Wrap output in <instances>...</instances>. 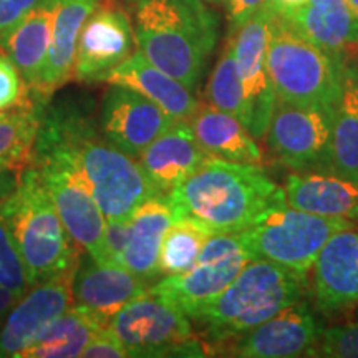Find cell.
<instances>
[{
  "label": "cell",
  "instance_id": "obj_7",
  "mask_svg": "<svg viewBox=\"0 0 358 358\" xmlns=\"http://www.w3.org/2000/svg\"><path fill=\"white\" fill-rule=\"evenodd\" d=\"M108 329L127 348L129 357H204L181 308L150 289L120 308Z\"/></svg>",
  "mask_w": 358,
  "mask_h": 358
},
{
  "label": "cell",
  "instance_id": "obj_21",
  "mask_svg": "<svg viewBox=\"0 0 358 358\" xmlns=\"http://www.w3.org/2000/svg\"><path fill=\"white\" fill-rule=\"evenodd\" d=\"M108 85H122L153 101L174 120L189 122L199 103L192 90L151 64L140 50L133 52L105 78Z\"/></svg>",
  "mask_w": 358,
  "mask_h": 358
},
{
  "label": "cell",
  "instance_id": "obj_9",
  "mask_svg": "<svg viewBox=\"0 0 358 358\" xmlns=\"http://www.w3.org/2000/svg\"><path fill=\"white\" fill-rule=\"evenodd\" d=\"M256 259L245 231L214 232L206 241L198 261L189 271L168 275L151 285V292L161 295L181 308L189 319L213 302L248 262Z\"/></svg>",
  "mask_w": 358,
  "mask_h": 358
},
{
  "label": "cell",
  "instance_id": "obj_15",
  "mask_svg": "<svg viewBox=\"0 0 358 358\" xmlns=\"http://www.w3.org/2000/svg\"><path fill=\"white\" fill-rule=\"evenodd\" d=\"M75 268L38 282L22 295L0 325V358H20L22 353L71 306Z\"/></svg>",
  "mask_w": 358,
  "mask_h": 358
},
{
  "label": "cell",
  "instance_id": "obj_24",
  "mask_svg": "<svg viewBox=\"0 0 358 358\" xmlns=\"http://www.w3.org/2000/svg\"><path fill=\"white\" fill-rule=\"evenodd\" d=\"M60 0H40L2 40V48L34 93L40 82L48 47L52 42L53 20Z\"/></svg>",
  "mask_w": 358,
  "mask_h": 358
},
{
  "label": "cell",
  "instance_id": "obj_13",
  "mask_svg": "<svg viewBox=\"0 0 358 358\" xmlns=\"http://www.w3.org/2000/svg\"><path fill=\"white\" fill-rule=\"evenodd\" d=\"M268 19L271 8L266 6L229 38L248 103V129L256 140L266 136L275 105L274 85L267 66Z\"/></svg>",
  "mask_w": 358,
  "mask_h": 358
},
{
  "label": "cell",
  "instance_id": "obj_35",
  "mask_svg": "<svg viewBox=\"0 0 358 358\" xmlns=\"http://www.w3.org/2000/svg\"><path fill=\"white\" fill-rule=\"evenodd\" d=\"M129 219H108L105 231L106 264L123 266V254L128 243Z\"/></svg>",
  "mask_w": 358,
  "mask_h": 358
},
{
  "label": "cell",
  "instance_id": "obj_3",
  "mask_svg": "<svg viewBox=\"0 0 358 358\" xmlns=\"http://www.w3.org/2000/svg\"><path fill=\"white\" fill-rule=\"evenodd\" d=\"M136 47L185 87L203 78L217 42V19L203 0H127Z\"/></svg>",
  "mask_w": 358,
  "mask_h": 358
},
{
  "label": "cell",
  "instance_id": "obj_31",
  "mask_svg": "<svg viewBox=\"0 0 358 358\" xmlns=\"http://www.w3.org/2000/svg\"><path fill=\"white\" fill-rule=\"evenodd\" d=\"M206 96H208L209 105L236 116L248 128V103H245L244 88L241 83L231 42H227L214 66L208 88H206Z\"/></svg>",
  "mask_w": 358,
  "mask_h": 358
},
{
  "label": "cell",
  "instance_id": "obj_27",
  "mask_svg": "<svg viewBox=\"0 0 358 358\" xmlns=\"http://www.w3.org/2000/svg\"><path fill=\"white\" fill-rule=\"evenodd\" d=\"M332 173L358 181V66L343 65L332 120Z\"/></svg>",
  "mask_w": 358,
  "mask_h": 358
},
{
  "label": "cell",
  "instance_id": "obj_39",
  "mask_svg": "<svg viewBox=\"0 0 358 358\" xmlns=\"http://www.w3.org/2000/svg\"><path fill=\"white\" fill-rule=\"evenodd\" d=\"M24 169H0V203H3L20 182Z\"/></svg>",
  "mask_w": 358,
  "mask_h": 358
},
{
  "label": "cell",
  "instance_id": "obj_38",
  "mask_svg": "<svg viewBox=\"0 0 358 358\" xmlns=\"http://www.w3.org/2000/svg\"><path fill=\"white\" fill-rule=\"evenodd\" d=\"M229 17V32L239 30L250 17L267 6V0H222Z\"/></svg>",
  "mask_w": 358,
  "mask_h": 358
},
{
  "label": "cell",
  "instance_id": "obj_28",
  "mask_svg": "<svg viewBox=\"0 0 358 358\" xmlns=\"http://www.w3.org/2000/svg\"><path fill=\"white\" fill-rule=\"evenodd\" d=\"M45 105L47 101L30 95L0 111V169H24L30 163Z\"/></svg>",
  "mask_w": 358,
  "mask_h": 358
},
{
  "label": "cell",
  "instance_id": "obj_37",
  "mask_svg": "<svg viewBox=\"0 0 358 358\" xmlns=\"http://www.w3.org/2000/svg\"><path fill=\"white\" fill-rule=\"evenodd\" d=\"M40 0H0V43Z\"/></svg>",
  "mask_w": 358,
  "mask_h": 358
},
{
  "label": "cell",
  "instance_id": "obj_36",
  "mask_svg": "<svg viewBox=\"0 0 358 358\" xmlns=\"http://www.w3.org/2000/svg\"><path fill=\"white\" fill-rule=\"evenodd\" d=\"M82 357H92V358H124L129 357L127 348L118 337L111 332L108 327H103L98 330L95 337L90 340V343L85 347Z\"/></svg>",
  "mask_w": 358,
  "mask_h": 358
},
{
  "label": "cell",
  "instance_id": "obj_26",
  "mask_svg": "<svg viewBox=\"0 0 358 358\" xmlns=\"http://www.w3.org/2000/svg\"><path fill=\"white\" fill-rule=\"evenodd\" d=\"M287 20L303 37L335 55L343 57L358 45V19L348 0H306Z\"/></svg>",
  "mask_w": 358,
  "mask_h": 358
},
{
  "label": "cell",
  "instance_id": "obj_34",
  "mask_svg": "<svg viewBox=\"0 0 358 358\" xmlns=\"http://www.w3.org/2000/svg\"><path fill=\"white\" fill-rule=\"evenodd\" d=\"M29 98V88L6 53H0V111L10 110Z\"/></svg>",
  "mask_w": 358,
  "mask_h": 358
},
{
  "label": "cell",
  "instance_id": "obj_20",
  "mask_svg": "<svg viewBox=\"0 0 358 358\" xmlns=\"http://www.w3.org/2000/svg\"><path fill=\"white\" fill-rule=\"evenodd\" d=\"M174 219L176 211L169 194L151 196L129 217L123 266L148 284L159 277L161 245Z\"/></svg>",
  "mask_w": 358,
  "mask_h": 358
},
{
  "label": "cell",
  "instance_id": "obj_8",
  "mask_svg": "<svg viewBox=\"0 0 358 358\" xmlns=\"http://www.w3.org/2000/svg\"><path fill=\"white\" fill-rule=\"evenodd\" d=\"M343 229H355V224L287 204L262 216L245 229V234L256 259L280 264L307 279L327 241Z\"/></svg>",
  "mask_w": 358,
  "mask_h": 358
},
{
  "label": "cell",
  "instance_id": "obj_19",
  "mask_svg": "<svg viewBox=\"0 0 358 358\" xmlns=\"http://www.w3.org/2000/svg\"><path fill=\"white\" fill-rule=\"evenodd\" d=\"M208 156L196 140L189 122H176L138 156V161L156 191L159 194H169L189 178Z\"/></svg>",
  "mask_w": 358,
  "mask_h": 358
},
{
  "label": "cell",
  "instance_id": "obj_4",
  "mask_svg": "<svg viewBox=\"0 0 358 358\" xmlns=\"http://www.w3.org/2000/svg\"><path fill=\"white\" fill-rule=\"evenodd\" d=\"M307 279L267 259H252L236 279L192 317L208 342H234L301 301Z\"/></svg>",
  "mask_w": 358,
  "mask_h": 358
},
{
  "label": "cell",
  "instance_id": "obj_16",
  "mask_svg": "<svg viewBox=\"0 0 358 358\" xmlns=\"http://www.w3.org/2000/svg\"><path fill=\"white\" fill-rule=\"evenodd\" d=\"M320 325L302 299L232 342L231 355L243 358L312 357Z\"/></svg>",
  "mask_w": 358,
  "mask_h": 358
},
{
  "label": "cell",
  "instance_id": "obj_1",
  "mask_svg": "<svg viewBox=\"0 0 358 358\" xmlns=\"http://www.w3.org/2000/svg\"><path fill=\"white\" fill-rule=\"evenodd\" d=\"M32 155L53 156L75 168L108 219H129L159 194L138 158L106 140L95 120L77 103L45 105Z\"/></svg>",
  "mask_w": 358,
  "mask_h": 358
},
{
  "label": "cell",
  "instance_id": "obj_23",
  "mask_svg": "<svg viewBox=\"0 0 358 358\" xmlns=\"http://www.w3.org/2000/svg\"><path fill=\"white\" fill-rule=\"evenodd\" d=\"M287 204L358 226V181L334 173H292L285 179Z\"/></svg>",
  "mask_w": 358,
  "mask_h": 358
},
{
  "label": "cell",
  "instance_id": "obj_14",
  "mask_svg": "<svg viewBox=\"0 0 358 358\" xmlns=\"http://www.w3.org/2000/svg\"><path fill=\"white\" fill-rule=\"evenodd\" d=\"M176 122L166 111L131 88L110 85L100 108L101 133L123 153L138 158Z\"/></svg>",
  "mask_w": 358,
  "mask_h": 358
},
{
  "label": "cell",
  "instance_id": "obj_32",
  "mask_svg": "<svg viewBox=\"0 0 358 358\" xmlns=\"http://www.w3.org/2000/svg\"><path fill=\"white\" fill-rule=\"evenodd\" d=\"M0 285L10 289L19 297L32 287L29 272L22 261L10 227H8L2 211H0Z\"/></svg>",
  "mask_w": 358,
  "mask_h": 358
},
{
  "label": "cell",
  "instance_id": "obj_5",
  "mask_svg": "<svg viewBox=\"0 0 358 358\" xmlns=\"http://www.w3.org/2000/svg\"><path fill=\"white\" fill-rule=\"evenodd\" d=\"M22 261L35 285L50 277L73 271L82 249L58 216L52 196L32 164L22 171L17 189L0 203Z\"/></svg>",
  "mask_w": 358,
  "mask_h": 358
},
{
  "label": "cell",
  "instance_id": "obj_22",
  "mask_svg": "<svg viewBox=\"0 0 358 358\" xmlns=\"http://www.w3.org/2000/svg\"><path fill=\"white\" fill-rule=\"evenodd\" d=\"M96 3L98 0H60L53 20L47 60L37 88L30 95L47 101L55 90L73 78L80 32Z\"/></svg>",
  "mask_w": 358,
  "mask_h": 358
},
{
  "label": "cell",
  "instance_id": "obj_30",
  "mask_svg": "<svg viewBox=\"0 0 358 358\" xmlns=\"http://www.w3.org/2000/svg\"><path fill=\"white\" fill-rule=\"evenodd\" d=\"M211 234L214 232L196 219L176 216L161 245L159 277L179 275L189 271Z\"/></svg>",
  "mask_w": 358,
  "mask_h": 358
},
{
  "label": "cell",
  "instance_id": "obj_33",
  "mask_svg": "<svg viewBox=\"0 0 358 358\" xmlns=\"http://www.w3.org/2000/svg\"><path fill=\"white\" fill-rule=\"evenodd\" d=\"M312 357L358 358V322L322 330Z\"/></svg>",
  "mask_w": 358,
  "mask_h": 358
},
{
  "label": "cell",
  "instance_id": "obj_10",
  "mask_svg": "<svg viewBox=\"0 0 358 358\" xmlns=\"http://www.w3.org/2000/svg\"><path fill=\"white\" fill-rule=\"evenodd\" d=\"M334 110L275 100L266 131L268 150L294 173H332Z\"/></svg>",
  "mask_w": 358,
  "mask_h": 358
},
{
  "label": "cell",
  "instance_id": "obj_18",
  "mask_svg": "<svg viewBox=\"0 0 358 358\" xmlns=\"http://www.w3.org/2000/svg\"><path fill=\"white\" fill-rule=\"evenodd\" d=\"M150 289L148 282L118 264H98L87 256L80 259L71 282V306L108 325L124 303Z\"/></svg>",
  "mask_w": 358,
  "mask_h": 358
},
{
  "label": "cell",
  "instance_id": "obj_2",
  "mask_svg": "<svg viewBox=\"0 0 358 358\" xmlns=\"http://www.w3.org/2000/svg\"><path fill=\"white\" fill-rule=\"evenodd\" d=\"M176 216L204 224L213 232L245 231L267 213L287 206L285 189L259 164L208 156L169 192Z\"/></svg>",
  "mask_w": 358,
  "mask_h": 358
},
{
  "label": "cell",
  "instance_id": "obj_17",
  "mask_svg": "<svg viewBox=\"0 0 358 358\" xmlns=\"http://www.w3.org/2000/svg\"><path fill=\"white\" fill-rule=\"evenodd\" d=\"M317 307L332 313L358 303V232L343 229L327 241L310 268Z\"/></svg>",
  "mask_w": 358,
  "mask_h": 358
},
{
  "label": "cell",
  "instance_id": "obj_6",
  "mask_svg": "<svg viewBox=\"0 0 358 358\" xmlns=\"http://www.w3.org/2000/svg\"><path fill=\"white\" fill-rule=\"evenodd\" d=\"M342 55L320 48L287 19L271 10L267 66L275 100L335 108L342 90Z\"/></svg>",
  "mask_w": 358,
  "mask_h": 358
},
{
  "label": "cell",
  "instance_id": "obj_11",
  "mask_svg": "<svg viewBox=\"0 0 358 358\" xmlns=\"http://www.w3.org/2000/svg\"><path fill=\"white\" fill-rule=\"evenodd\" d=\"M30 164L37 169L58 216L83 252L98 264H106V217L88 189L87 182L71 164L45 155H32Z\"/></svg>",
  "mask_w": 358,
  "mask_h": 358
},
{
  "label": "cell",
  "instance_id": "obj_43",
  "mask_svg": "<svg viewBox=\"0 0 358 358\" xmlns=\"http://www.w3.org/2000/svg\"><path fill=\"white\" fill-rule=\"evenodd\" d=\"M357 48H358V45H357Z\"/></svg>",
  "mask_w": 358,
  "mask_h": 358
},
{
  "label": "cell",
  "instance_id": "obj_29",
  "mask_svg": "<svg viewBox=\"0 0 358 358\" xmlns=\"http://www.w3.org/2000/svg\"><path fill=\"white\" fill-rule=\"evenodd\" d=\"M100 320L82 308L70 306L20 358H70L82 357L85 347L103 329Z\"/></svg>",
  "mask_w": 358,
  "mask_h": 358
},
{
  "label": "cell",
  "instance_id": "obj_40",
  "mask_svg": "<svg viewBox=\"0 0 358 358\" xmlns=\"http://www.w3.org/2000/svg\"><path fill=\"white\" fill-rule=\"evenodd\" d=\"M303 3L306 0H267V7L284 19H290Z\"/></svg>",
  "mask_w": 358,
  "mask_h": 358
},
{
  "label": "cell",
  "instance_id": "obj_42",
  "mask_svg": "<svg viewBox=\"0 0 358 358\" xmlns=\"http://www.w3.org/2000/svg\"><path fill=\"white\" fill-rule=\"evenodd\" d=\"M206 2H209V3H222V0H206Z\"/></svg>",
  "mask_w": 358,
  "mask_h": 358
},
{
  "label": "cell",
  "instance_id": "obj_41",
  "mask_svg": "<svg viewBox=\"0 0 358 358\" xmlns=\"http://www.w3.org/2000/svg\"><path fill=\"white\" fill-rule=\"evenodd\" d=\"M348 3H350L353 13H355V17L358 19V0H348Z\"/></svg>",
  "mask_w": 358,
  "mask_h": 358
},
{
  "label": "cell",
  "instance_id": "obj_25",
  "mask_svg": "<svg viewBox=\"0 0 358 358\" xmlns=\"http://www.w3.org/2000/svg\"><path fill=\"white\" fill-rule=\"evenodd\" d=\"M196 140L209 156L261 164L262 151L239 118L213 105H199L189 118Z\"/></svg>",
  "mask_w": 358,
  "mask_h": 358
},
{
  "label": "cell",
  "instance_id": "obj_12",
  "mask_svg": "<svg viewBox=\"0 0 358 358\" xmlns=\"http://www.w3.org/2000/svg\"><path fill=\"white\" fill-rule=\"evenodd\" d=\"M133 22L129 12L116 0H98L80 32L73 80L105 82V78L133 55Z\"/></svg>",
  "mask_w": 358,
  "mask_h": 358
}]
</instances>
